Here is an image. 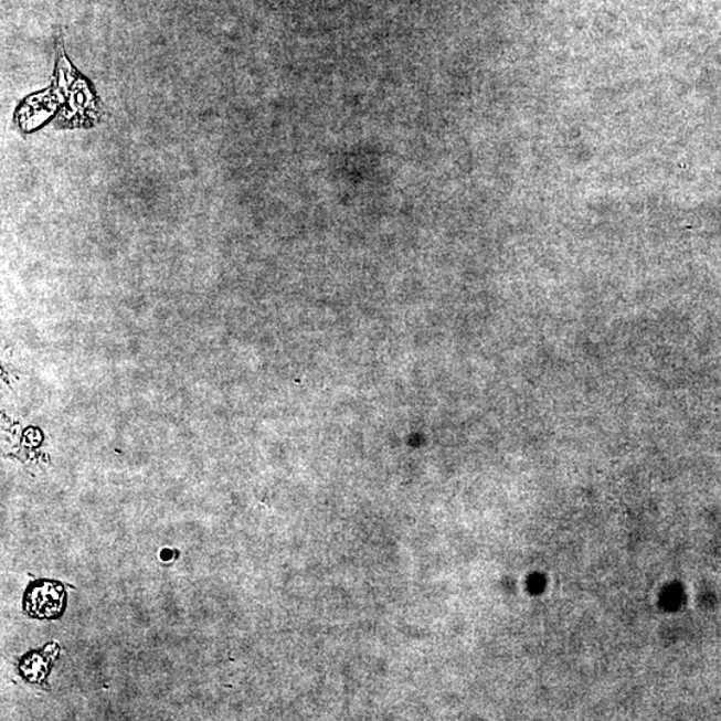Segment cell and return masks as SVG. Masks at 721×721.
Returning a JSON list of instances; mask_svg holds the SVG:
<instances>
[{
    "mask_svg": "<svg viewBox=\"0 0 721 721\" xmlns=\"http://www.w3.org/2000/svg\"><path fill=\"white\" fill-rule=\"evenodd\" d=\"M46 662V659H43L41 655L25 657L24 665L21 668L24 678L31 681L41 680L47 668Z\"/></svg>",
    "mask_w": 721,
    "mask_h": 721,
    "instance_id": "cell-2",
    "label": "cell"
},
{
    "mask_svg": "<svg viewBox=\"0 0 721 721\" xmlns=\"http://www.w3.org/2000/svg\"><path fill=\"white\" fill-rule=\"evenodd\" d=\"M66 593L63 586L53 582H41L31 586L25 593L24 608L30 616L53 618L65 608Z\"/></svg>",
    "mask_w": 721,
    "mask_h": 721,
    "instance_id": "cell-1",
    "label": "cell"
}]
</instances>
